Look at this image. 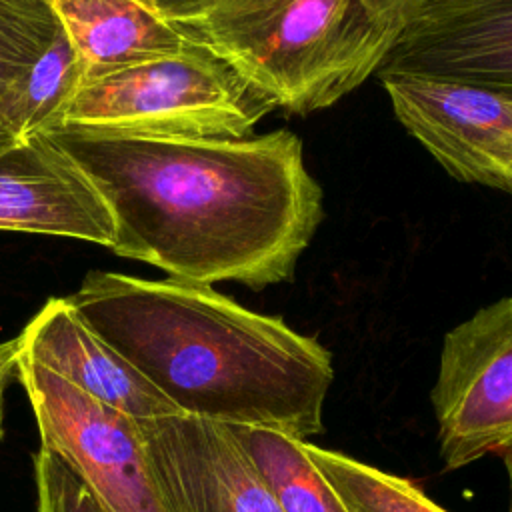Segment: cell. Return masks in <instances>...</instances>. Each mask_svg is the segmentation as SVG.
<instances>
[{
	"instance_id": "obj_1",
	"label": "cell",
	"mask_w": 512,
	"mask_h": 512,
	"mask_svg": "<svg viewBox=\"0 0 512 512\" xmlns=\"http://www.w3.org/2000/svg\"><path fill=\"white\" fill-rule=\"evenodd\" d=\"M46 132L108 202L110 250L168 278L254 290L286 282L324 216L302 140L286 128L202 140Z\"/></svg>"
},
{
	"instance_id": "obj_2",
	"label": "cell",
	"mask_w": 512,
	"mask_h": 512,
	"mask_svg": "<svg viewBox=\"0 0 512 512\" xmlns=\"http://www.w3.org/2000/svg\"><path fill=\"white\" fill-rule=\"evenodd\" d=\"M68 300L178 412L296 440L322 432L332 356L282 318L206 284L102 270Z\"/></svg>"
},
{
	"instance_id": "obj_3",
	"label": "cell",
	"mask_w": 512,
	"mask_h": 512,
	"mask_svg": "<svg viewBox=\"0 0 512 512\" xmlns=\"http://www.w3.org/2000/svg\"><path fill=\"white\" fill-rule=\"evenodd\" d=\"M186 28L292 114L328 108L358 88L402 32L362 0H214Z\"/></svg>"
},
{
	"instance_id": "obj_4",
	"label": "cell",
	"mask_w": 512,
	"mask_h": 512,
	"mask_svg": "<svg viewBox=\"0 0 512 512\" xmlns=\"http://www.w3.org/2000/svg\"><path fill=\"white\" fill-rule=\"evenodd\" d=\"M274 106L202 42L84 82L54 128L142 138H246Z\"/></svg>"
},
{
	"instance_id": "obj_5",
	"label": "cell",
	"mask_w": 512,
	"mask_h": 512,
	"mask_svg": "<svg viewBox=\"0 0 512 512\" xmlns=\"http://www.w3.org/2000/svg\"><path fill=\"white\" fill-rule=\"evenodd\" d=\"M430 400L446 470L512 462V294L446 332Z\"/></svg>"
},
{
	"instance_id": "obj_6",
	"label": "cell",
	"mask_w": 512,
	"mask_h": 512,
	"mask_svg": "<svg viewBox=\"0 0 512 512\" xmlns=\"http://www.w3.org/2000/svg\"><path fill=\"white\" fill-rule=\"evenodd\" d=\"M18 380L42 448L62 458L106 512H168L134 418L96 402L22 352Z\"/></svg>"
},
{
	"instance_id": "obj_7",
	"label": "cell",
	"mask_w": 512,
	"mask_h": 512,
	"mask_svg": "<svg viewBox=\"0 0 512 512\" xmlns=\"http://www.w3.org/2000/svg\"><path fill=\"white\" fill-rule=\"evenodd\" d=\"M380 80L400 124L450 176L512 194V88L412 72Z\"/></svg>"
},
{
	"instance_id": "obj_8",
	"label": "cell",
	"mask_w": 512,
	"mask_h": 512,
	"mask_svg": "<svg viewBox=\"0 0 512 512\" xmlns=\"http://www.w3.org/2000/svg\"><path fill=\"white\" fill-rule=\"evenodd\" d=\"M134 424L168 512H282L232 426L182 412Z\"/></svg>"
},
{
	"instance_id": "obj_9",
	"label": "cell",
	"mask_w": 512,
	"mask_h": 512,
	"mask_svg": "<svg viewBox=\"0 0 512 512\" xmlns=\"http://www.w3.org/2000/svg\"><path fill=\"white\" fill-rule=\"evenodd\" d=\"M0 230L112 248L114 216L84 168L38 132L0 154Z\"/></svg>"
},
{
	"instance_id": "obj_10",
	"label": "cell",
	"mask_w": 512,
	"mask_h": 512,
	"mask_svg": "<svg viewBox=\"0 0 512 512\" xmlns=\"http://www.w3.org/2000/svg\"><path fill=\"white\" fill-rule=\"evenodd\" d=\"M392 72L512 88V0H426L376 74Z\"/></svg>"
},
{
	"instance_id": "obj_11",
	"label": "cell",
	"mask_w": 512,
	"mask_h": 512,
	"mask_svg": "<svg viewBox=\"0 0 512 512\" xmlns=\"http://www.w3.org/2000/svg\"><path fill=\"white\" fill-rule=\"evenodd\" d=\"M22 356L48 368L96 402L130 416L156 418L178 410L66 298H50L20 332Z\"/></svg>"
},
{
	"instance_id": "obj_12",
	"label": "cell",
	"mask_w": 512,
	"mask_h": 512,
	"mask_svg": "<svg viewBox=\"0 0 512 512\" xmlns=\"http://www.w3.org/2000/svg\"><path fill=\"white\" fill-rule=\"evenodd\" d=\"M48 2L76 50L84 82L200 44L186 26L170 22L142 0Z\"/></svg>"
},
{
	"instance_id": "obj_13",
	"label": "cell",
	"mask_w": 512,
	"mask_h": 512,
	"mask_svg": "<svg viewBox=\"0 0 512 512\" xmlns=\"http://www.w3.org/2000/svg\"><path fill=\"white\" fill-rule=\"evenodd\" d=\"M82 82V64L60 26L44 52L0 96V128L12 142L50 130Z\"/></svg>"
},
{
	"instance_id": "obj_14",
	"label": "cell",
	"mask_w": 512,
	"mask_h": 512,
	"mask_svg": "<svg viewBox=\"0 0 512 512\" xmlns=\"http://www.w3.org/2000/svg\"><path fill=\"white\" fill-rule=\"evenodd\" d=\"M232 430L252 456L282 512H348L308 458L306 440L262 428L232 426Z\"/></svg>"
},
{
	"instance_id": "obj_15",
	"label": "cell",
	"mask_w": 512,
	"mask_h": 512,
	"mask_svg": "<svg viewBox=\"0 0 512 512\" xmlns=\"http://www.w3.org/2000/svg\"><path fill=\"white\" fill-rule=\"evenodd\" d=\"M304 450L348 512H446L406 478L308 440Z\"/></svg>"
},
{
	"instance_id": "obj_16",
	"label": "cell",
	"mask_w": 512,
	"mask_h": 512,
	"mask_svg": "<svg viewBox=\"0 0 512 512\" xmlns=\"http://www.w3.org/2000/svg\"><path fill=\"white\" fill-rule=\"evenodd\" d=\"M58 28L48 0H0V96L44 52ZM14 144L0 128V154Z\"/></svg>"
},
{
	"instance_id": "obj_17",
	"label": "cell",
	"mask_w": 512,
	"mask_h": 512,
	"mask_svg": "<svg viewBox=\"0 0 512 512\" xmlns=\"http://www.w3.org/2000/svg\"><path fill=\"white\" fill-rule=\"evenodd\" d=\"M36 512H106L82 478L54 452L34 454Z\"/></svg>"
},
{
	"instance_id": "obj_18",
	"label": "cell",
	"mask_w": 512,
	"mask_h": 512,
	"mask_svg": "<svg viewBox=\"0 0 512 512\" xmlns=\"http://www.w3.org/2000/svg\"><path fill=\"white\" fill-rule=\"evenodd\" d=\"M142 2H146L150 8H154L158 14H162L170 22L188 26L198 16H202L214 0H142Z\"/></svg>"
},
{
	"instance_id": "obj_19",
	"label": "cell",
	"mask_w": 512,
	"mask_h": 512,
	"mask_svg": "<svg viewBox=\"0 0 512 512\" xmlns=\"http://www.w3.org/2000/svg\"><path fill=\"white\" fill-rule=\"evenodd\" d=\"M378 18L400 24L404 28L408 16L426 0H362Z\"/></svg>"
},
{
	"instance_id": "obj_20",
	"label": "cell",
	"mask_w": 512,
	"mask_h": 512,
	"mask_svg": "<svg viewBox=\"0 0 512 512\" xmlns=\"http://www.w3.org/2000/svg\"><path fill=\"white\" fill-rule=\"evenodd\" d=\"M22 352V340L20 334L16 338H10L6 342H0V386L6 388V384L18 376V360Z\"/></svg>"
},
{
	"instance_id": "obj_21",
	"label": "cell",
	"mask_w": 512,
	"mask_h": 512,
	"mask_svg": "<svg viewBox=\"0 0 512 512\" xmlns=\"http://www.w3.org/2000/svg\"><path fill=\"white\" fill-rule=\"evenodd\" d=\"M2 428H4V386H0V440H2Z\"/></svg>"
},
{
	"instance_id": "obj_22",
	"label": "cell",
	"mask_w": 512,
	"mask_h": 512,
	"mask_svg": "<svg viewBox=\"0 0 512 512\" xmlns=\"http://www.w3.org/2000/svg\"><path fill=\"white\" fill-rule=\"evenodd\" d=\"M508 512H512V496H510V506H508Z\"/></svg>"
}]
</instances>
